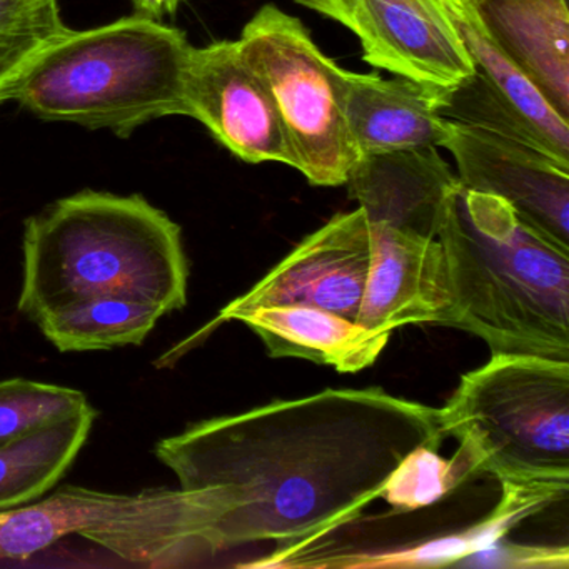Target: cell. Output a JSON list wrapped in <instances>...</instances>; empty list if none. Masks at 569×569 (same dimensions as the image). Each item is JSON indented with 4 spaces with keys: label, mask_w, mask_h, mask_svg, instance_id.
Returning <instances> with one entry per match:
<instances>
[{
    "label": "cell",
    "mask_w": 569,
    "mask_h": 569,
    "mask_svg": "<svg viewBox=\"0 0 569 569\" xmlns=\"http://www.w3.org/2000/svg\"><path fill=\"white\" fill-rule=\"evenodd\" d=\"M442 439L438 409L381 388L326 389L196 422L154 452L179 488L212 492L226 551L282 548L355 521L409 455Z\"/></svg>",
    "instance_id": "obj_1"
},
{
    "label": "cell",
    "mask_w": 569,
    "mask_h": 569,
    "mask_svg": "<svg viewBox=\"0 0 569 569\" xmlns=\"http://www.w3.org/2000/svg\"><path fill=\"white\" fill-rule=\"evenodd\" d=\"M21 315L38 321L76 299L116 295L162 315L188 305L182 229L141 194L81 191L26 221Z\"/></svg>",
    "instance_id": "obj_2"
},
{
    "label": "cell",
    "mask_w": 569,
    "mask_h": 569,
    "mask_svg": "<svg viewBox=\"0 0 569 569\" xmlns=\"http://www.w3.org/2000/svg\"><path fill=\"white\" fill-rule=\"evenodd\" d=\"M439 242L451 309L445 325L485 341L491 355L569 361V252L495 196L458 184Z\"/></svg>",
    "instance_id": "obj_3"
},
{
    "label": "cell",
    "mask_w": 569,
    "mask_h": 569,
    "mask_svg": "<svg viewBox=\"0 0 569 569\" xmlns=\"http://www.w3.org/2000/svg\"><path fill=\"white\" fill-rule=\"evenodd\" d=\"M191 51L184 32L136 14L69 29L29 69L14 99L44 121L128 138L148 122L188 116Z\"/></svg>",
    "instance_id": "obj_4"
},
{
    "label": "cell",
    "mask_w": 569,
    "mask_h": 569,
    "mask_svg": "<svg viewBox=\"0 0 569 569\" xmlns=\"http://www.w3.org/2000/svg\"><path fill=\"white\" fill-rule=\"evenodd\" d=\"M438 419L475 476L569 481V361L491 355L461 376Z\"/></svg>",
    "instance_id": "obj_5"
},
{
    "label": "cell",
    "mask_w": 569,
    "mask_h": 569,
    "mask_svg": "<svg viewBox=\"0 0 569 569\" xmlns=\"http://www.w3.org/2000/svg\"><path fill=\"white\" fill-rule=\"evenodd\" d=\"M218 518V501L206 489L118 495L62 486L48 498L0 511V558L29 559L78 535L134 565H192L222 551Z\"/></svg>",
    "instance_id": "obj_6"
},
{
    "label": "cell",
    "mask_w": 569,
    "mask_h": 569,
    "mask_svg": "<svg viewBox=\"0 0 569 569\" xmlns=\"http://www.w3.org/2000/svg\"><path fill=\"white\" fill-rule=\"evenodd\" d=\"M238 42L278 109L295 169L309 184L345 186L358 159L342 104L345 69L299 19L272 4L256 12Z\"/></svg>",
    "instance_id": "obj_7"
},
{
    "label": "cell",
    "mask_w": 569,
    "mask_h": 569,
    "mask_svg": "<svg viewBox=\"0 0 569 569\" xmlns=\"http://www.w3.org/2000/svg\"><path fill=\"white\" fill-rule=\"evenodd\" d=\"M372 262L362 209L338 214L309 234L258 284L229 302L218 322L269 306H311L358 322Z\"/></svg>",
    "instance_id": "obj_8"
},
{
    "label": "cell",
    "mask_w": 569,
    "mask_h": 569,
    "mask_svg": "<svg viewBox=\"0 0 569 569\" xmlns=\"http://www.w3.org/2000/svg\"><path fill=\"white\" fill-rule=\"evenodd\" d=\"M442 148L455 158L462 188L501 199L569 252V166L525 142L451 121Z\"/></svg>",
    "instance_id": "obj_9"
},
{
    "label": "cell",
    "mask_w": 569,
    "mask_h": 569,
    "mask_svg": "<svg viewBox=\"0 0 569 569\" xmlns=\"http://www.w3.org/2000/svg\"><path fill=\"white\" fill-rule=\"evenodd\" d=\"M186 109L212 138L249 164L295 168L278 109L238 41L192 48L186 72Z\"/></svg>",
    "instance_id": "obj_10"
},
{
    "label": "cell",
    "mask_w": 569,
    "mask_h": 569,
    "mask_svg": "<svg viewBox=\"0 0 569 569\" xmlns=\"http://www.w3.org/2000/svg\"><path fill=\"white\" fill-rule=\"evenodd\" d=\"M471 58V78L451 89L456 112L468 124L522 139L569 166V122L492 44L461 0H442Z\"/></svg>",
    "instance_id": "obj_11"
},
{
    "label": "cell",
    "mask_w": 569,
    "mask_h": 569,
    "mask_svg": "<svg viewBox=\"0 0 569 569\" xmlns=\"http://www.w3.org/2000/svg\"><path fill=\"white\" fill-rule=\"evenodd\" d=\"M351 32L368 64L398 78L448 89L475 72L442 0H355Z\"/></svg>",
    "instance_id": "obj_12"
},
{
    "label": "cell",
    "mask_w": 569,
    "mask_h": 569,
    "mask_svg": "<svg viewBox=\"0 0 569 569\" xmlns=\"http://www.w3.org/2000/svg\"><path fill=\"white\" fill-rule=\"evenodd\" d=\"M372 262L358 325L389 332L408 325H445L451 309L448 266L439 239L369 224Z\"/></svg>",
    "instance_id": "obj_13"
},
{
    "label": "cell",
    "mask_w": 569,
    "mask_h": 569,
    "mask_svg": "<svg viewBox=\"0 0 569 569\" xmlns=\"http://www.w3.org/2000/svg\"><path fill=\"white\" fill-rule=\"evenodd\" d=\"M436 148L359 156L349 172V198L371 226L439 239L446 202L458 188Z\"/></svg>",
    "instance_id": "obj_14"
},
{
    "label": "cell",
    "mask_w": 569,
    "mask_h": 569,
    "mask_svg": "<svg viewBox=\"0 0 569 569\" xmlns=\"http://www.w3.org/2000/svg\"><path fill=\"white\" fill-rule=\"evenodd\" d=\"M439 88L411 79H382L345 69L342 104L349 139L359 156L442 148L448 119L438 112Z\"/></svg>",
    "instance_id": "obj_15"
},
{
    "label": "cell",
    "mask_w": 569,
    "mask_h": 569,
    "mask_svg": "<svg viewBox=\"0 0 569 569\" xmlns=\"http://www.w3.org/2000/svg\"><path fill=\"white\" fill-rule=\"evenodd\" d=\"M492 44L569 122L568 0H461Z\"/></svg>",
    "instance_id": "obj_16"
},
{
    "label": "cell",
    "mask_w": 569,
    "mask_h": 569,
    "mask_svg": "<svg viewBox=\"0 0 569 569\" xmlns=\"http://www.w3.org/2000/svg\"><path fill=\"white\" fill-rule=\"evenodd\" d=\"M232 321L258 335L272 358L306 359L339 372H359L375 365L391 336L311 306L251 309Z\"/></svg>",
    "instance_id": "obj_17"
},
{
    "label": "cell",
    "mask_w": 569,
    "mask_h": 569,
    "mask_svg": "<svg viewBox=\"0 0 569 569\" xmlns=\"http://www.w3.org/2000/svg\"><path fill=\"white\" fill-rule=\"evenodd\" d=\"M98 409L91 405L0 446V511L21 508L54 488L84 448Z\"/></svg>",
    "instance_id": "obj_18"
},
{
    "label": "cell",
    "mask_w": 569,
    "mask_h": 569,
    "mask_svg": "<svg viewBox=\"0 0 569 569\" xmlns=\"http://www.w3.org/2000/svg\"><path fill=\"white\" fill-rule=\"evenodd\" d=\"M162 316L138 299L104 295L49 309L36 325L61 352L102 351L142 345Z\"/></svg>",
    "instance_id": "obj_19"
},
{
    "label": "cell",
    "mask_w": 569,
    "mask_h": 569,
    "mask_svg": "<svg viewBox=\"0 0 569 569\" xmlns=\"http://www.w3.org/2000/svg\"><path fill=\"white\" fill-rule=\"evenodd\" d=\"M68 31L61 0H0V104L16 98L29 69Z\"/></svg>",
    "instance_id": "obj_20"
},
{
    "label": "cell",
    "mask_w": 569,
    "mask_h": 569,
    "mask_svg": "<svg viewBox=\"0 0 569 569\" xmlns=\"http://www.w3.org/2000/svg\"><path fill=\"white\" fill-rule=\"evenodd\" d=\"M89 405L84 392L26 378L0 381V446Z\"/></svg>",
    "instance_id": "obj_21"
},
{
    "label": "cell",
    "mask_w": 569,
    "mask_h": 569,
    "mask_svg": "<svg viewBox=\"0 0 569 569\" xmlns=\"http://www.w3.org/2000/svg\"><path fill=\"white\" fill-rule=\"evenodd\" d=\"M469 476L475 472L461 451L446 461L436 449L421 448L396 469L381 498L399 509L419 508L439 501Z\"/></svg>",
    "instance_id": "obj_22"
},
{
    "label": "cell",
    "mask_w": 569,
    "mask_h": 569,
    "mask_svg": "<svg viewBox=\"0 0 569 569\" xmlns=\"http://www.w3.org/2000/svg\"><path fill=\"white\" fill-rule=\"evenodd\" d=\"M298 4L319 12L325 18L332 19L351 31L352 28V2L355 0H296Z\"/></svg>",
    "instance_id": "obj_23"
},
{
    "label": "cell",
    "mask_w": 569,
    "mask_h": 569,
    "mask_svg": "<svg viewBox=\"0 0 569 569\" xmlns=\"http://www.w3.org/2000/svg\"><path fill=\"white\" fill-rule=\"evenodd\" d=\"M131 2L134 6L136 16L162 22V19L178 12L182 0H131Z\"/></svg>",
    "instance_id": "obj_24"
}]
</instances>
